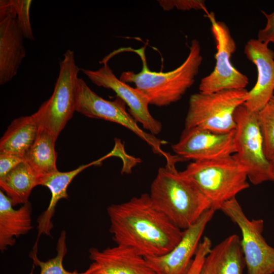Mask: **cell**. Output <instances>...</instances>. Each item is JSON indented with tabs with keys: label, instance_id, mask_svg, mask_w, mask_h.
I'll use <instances>...</instances> for the list:
<instances>
[{
	"label": "cell",
	"instance_id": "cell-1",
	"mask_svg": "<svg viewBox=\"0 0 274 274\" xmlns=\"http://www.w3.org/2000/svg\"><path fill=\"white\" fill-rule=\"evenodd\" d=\"M109 231L116 245L134 250L144 257L169 252L182 238L183 231L143 193L107 208Z\"/></svg>",
	"mask_w": 274,
	"mask_h": 274
},
{
	"label": "cell",
	"instance_id": "cell-2",
	"mask_svg": "<svg viewBox=\"0 0 274 274\" xmlns=\"http://www.w3.org/2000/svg\"><path fill=\"white\" fill-rule=\"evenodd\" d=\"M181 158L173 156L160 167L150 187L153 205L177 227L185 230L195 224L208 210L210 202L196 185L176 167Z\"/></svg>",
	"mask_w": 274,
	"mask_h": 274
},
{
	"label": "cell",
	"instance_id": "cell-3",
	"mask_svg": "<svg viewBox=\"0 0 274 274\" xmlns=\"http://www.w3.org/2000/svg\"><path fill=\"white\" fill-rule=\"evenodd\" d=\"M143 63L142 70L135 73L123 72L119 79L135 88L146 97L150 105L164 107L179 101L194 84L203 58L199 42L192 40L184 61L176 68L167 72H156L148 68L144 50H135Z\"/></svg>",
	"mask_w": 274,
	"mask_h": 274
},
{
	"label": "cell",
	"instance_id": "cell-4",
	"mask_svg": "<svg viewBox=\"0 0 274 274\" xmlns=\"http://www.w3.org/2000/svg\"><path fill=\"white\" fill-rule=\"evenodd\" d=\"M181 173L196 185L215 211L250 186L247 170L235 154L218 159L192 161Z\"/></svg>",
	"mask_w": 274,
	"mask_h": 274
},
{
	"label": "cell",
	"instance_id": "cell-5",
	"mask_svg": "<svg viewBox=\"0 0 274 274\" xmlns=\"http://www.w3.org/2000/svg\"><path fill=\"white\" fill-rule=\"evenodd\" d=\"M248 91L245 89L212 93L199 92L191 95L184 128L197 127L223 133L234 130L235 111L245 102Z\"/></svg>",
	"mask_w": 274,
	"mask_h": 274
},
{
	"label": "cell",
	"instance_id": "cell-6",
	"mask_svg": "<svg viewBox=\"0 0 274 274\" xmlns=\"http://www.w3.org/2000/svg\"><path fill=\"white\" fill-rule=\"evenodd\" d=\"M81 70L76 64L74 52L66 50L59 62V74L52 94L35 113L39 128L56 140L76 111V82Z\"/></svg>",
	"mask_w": 274,
	"mask_h": 274
},
{
	"label": "cell",
	"instance_id": "cell-7",
	"mask_svg": "<svg viewBox=\"0 0 274 274\" xmlns=\"http://www.w3.org/2000/svg\"><path fill=\"white\" fill-rule=\"evenodd\" d=\"M234 118L235 154L246 169L249 181L255 185L271 181L270 162L265 152L258 112L243 105L235 110Z\"/></svg>",
	"mask_w": 274,
	"mask_h": 274
},
{
	"label": "cell",
	"instance_id": "cell-8",
	"mask_svg": "<svg viewBox=\"0 0 274 274\" xmlns=\"http://www.w3.org/2000/svg\"><path fill=\"white\" fill-rule=\"evenodd\" d=\"M126 105L117 97L114 100H106L94 92L82 78L77 80L76 87V111L84 116L103 119L120 124L129 129L145 141L153 153L168 159L171 154L162 149L167 142L145 132L126 109Z\"/></svg>",
	"mask_w": 274,
	"mask_h": 274
},
{
	"label": "cell",
	"instance_id": "cell-9",
	"mask_svg": "<svg viewBox=\"0 0 274 274\" xmlns=\"http://www.w3.org/2000/svg\"><path fill=\"white\" fill-rule=\"evenodd\" d=\"M219 210L223 212L241 230V244L247 274L274 273V248L262 236V219H249L236 197L225 202Z\"/></svg>",
	"mask_w": 274,
	"mask_h": 274
},
{
	"label": "cell",
	"instance_id": "cell-10",
	"mask_svg": "<svg viewBox=\"0 0 274 274\" xmlns=\"http://www.w3.org/2000/svg\"><path fill=\"white\" fill-rule=\"evenodd\" d=\"M207 15L217 45L216 64L214 70L201 79L199 92L245 89L249 83L248 77L238 71L231 61L236 46L228 27L224 22L217 21L213 12H208Z\"/></svg>",
	"mask_w": 274,
	"mask_h": 274
},
{
	"label": "cell",
	"instance_id": "cell-11",
	"mask_svg": "<svg viewBox=\"0 0 274 274\" xmlns=\"http://www.w3.org/2000/svg\"><path fill=\"white\" fill-rule=\"evenodd\" d=\"M234 133L235 130L223 133L197 127L184 128L179 140L172 148L182 160L223 158L235 153Z\"/></svg>",
	"mask_w": 274,
	"mask_h": 274
},
{
	"label": "cell",
	"instance_id": "cell-12",
	"mask_svg": "<svg viewBox=\"0 0 274 274\" xmlns=\"http://www.w3.org/2000/svg\"><path fill=\"white\" fill-rule=\"evenodd\" d=\"M102 67L96 71L81 69V71L95 85L112 90L117 97L128 107L129 112L143 127L155 135L162 130L161 123L154 118L149 110L150 105L144 94L135 87L117 78L110 67L107 61Z\"/></svg>",
	"mask_w": 274,
	"mask_h": 274
},
{
	"label": "cell",
	"instance_id": "cell-13",
	"mask_svg": "<svg viewBox=\"0 0 274 274\" xmlns=\"http://www.w3.org/2000/svg\"><path fill=\"white\" fill-rule=\"evenodd\" d=\"M215 210L206 211L191 226L184 230L181 239L169 252L161 256L144 257L156 274H186Z\"/></svg>",
	"mask_w": 274,
	"mask_h": 274
},
{
	"label": "cell",
	"instance_id": "cell-14",
	"mask_svg": "<svg viewBox=\"0 0 274 274\" xmlns=\"http://www.w3.org/2000/svg\"><path fill=\"white\" fill-rule=\"evenodd\" d=\"M11 0L0 1V84L17 74L26 53Z\"/></svg>",
	"mask_w": 274,
	"mask_h": 274
},
{
	"label": "cell",
	"instance_id": "cell-15",
	"mask_svg": "<svg viewBox=\"0 0 274 274\" xmlns=\"http://www.w3.org/2000/svg\"><path fill=\"white\" fill-rule=\"evenodd\" d=\"M244 51L257 70L256 83L248 91L244 105L252 111L259 112L274 95V51L268 44L251 39L246 43Z\"/></svg>",
	"mask_w": 274,
	"mask_h": 274
},
{
	"label": "cell",
	"instance_id": "cell-16",
	"mask_svg": "<svg viewBox=\"0 0 274 274\" xmlns=\"http://www.w3.org/2000/svg\"><path fill=\"white\" fill-rule=\"evenodd\" d=\"M87 274H156L145 258L133 249L116 245L103 250L91 248Z\"/></svg>",
	"mask_w": 274,
	"mask_h": 274
},
{
	"label": "cell",
	"instance_id": "cell-17",
	"mask_svg": "<svg viewBox=\"0 0 274 274\" xmlns=\"http://www.w3.org/2000/svg\"><path fill=\"white\" fill-rule=\"evenodd\" d=\"M110 156V154H109L97 160L80 165L74 170L66 172L58 170L41 178L40 185L45 186L49 189L51 192V199L47 209L37 219L38 233L33 249L37 250L39 240L42 234L48 236L51 235V232L53 227L52 219L54 215L56 205L60 199H68L67 189L73 180L87 167L99 164L103 159Z\"/></svg>",
	"mask_w": 274,
	"mask_h": 274
},
{
	"label": "cell",
	"instance_id": "cell-18",
	"mask_svg": "<svg viewBox=\"0 0 274 274\" xmlns=\"http://www.w3.org/2000/svg\"><path fill=\"white\" fill-rule=\"evenodd\" d=\"M10 198L0 190V250L12 247L16 238L25 235L33 228L32 207L29 201L15 209Z\"/></svg>",
	"mask_w": 274,
	"mask_h": 274
},
{
	"label": "cell",
	"instance_id": "cell-19",
	"mask_svg": "<svg viewBox=\"0 0 274 274\" xmlns=\"http://www.w3.org/2000/svg\"><path fill=\"white\" fill-rule=\"evenodd\" d=\"M245 266L241 239L232 234L212 248L204 259L201 274H243Z\"/></svg>",
	"mask_w": 274,
	"mask_h": 274
},
{
	"label": "cell",
	"instance_id": "cell-20",
	"mask_svg": "<svg viewBox=\"0 0 274 274\" xmlns=\"http://www.w3.org/2000/svg\"><path fill=\"white\" fill-rule=\"evenodd\" d=\"M39 128L35 113L14 119L0 140V154L24 157L37 138Z\"/></svg>",
	"mask_w": 274,
	"mask_h": 274
},
{
	"label": "cell",
	"instance_id": "cell-21",
	"mask_svg": "<svg viewBox=\"0 0 274 274\" xmlns=\"http://www.w3.org/2000/svg\"><path fill=\"white\" fill-rule=\"evenodd\" d=\"M41 178L25 161L0 178L1 190L13 206L29 201L32 189L40 185Z\"/></svg>",
	"mask_w": 274,
	"mask_h": 274
},
{
	"label": "cell",
	"instance_id": "cell-22",
	"mask_svg": "<svg viewBox=\"0 0 274 274\" xmlns=\"http://www.w3.org/2000/svg\"><path fill=\"white\" fill-rule=\"evenodd\" d=\"M56 141L50 133L39 128L33 144L24 156L25 161L41 178L58 170Z\"/></svg>",
	"mask_w": 274,
	"mask_h": 274
},
{
	"label": "cell",
	"instance_id": "cell-23",
	"mask_svg": "<svg viewBox=\"0 0 274 274\" xmlns=\"http://www.w3.org/2000/svg\"><path fill=\"white\" fill-rule=\"evenodd\" d=\"M67 250L66 232L63 230L61 232L57 241V254L55 257L46 261H43L38 258L37 254L31 252L30 257L32 259L33 264L40 267V274H87L86 270L79 272L76 270L69 271L65 269L63 265V261Z\"/></svg>",
	"mask_w": 274,
	"mask_h": 274
},
{
	"label": "cell",
	"instance_id": "cell-24",
	"mask_svg": "<svg viewBox=\"0 0 274 274\" xmlns=\"http://www.w3.org/2000/svg\"><path fill=\"white\" fill-rule=\"evenodd\" d=\"M258 115L265 154L269 160L274 156V95Z\"/></svg>",
	"mask_w": 274,
	"mask_h": 274
},
{
	"label": "cell",
	"instance_id": "cell-25",
	"mask_svg": "<svg viewBox=\"0 0 274 274\" xmlns=\"http://www.w3.org/2000/svg\"><path fill=\"white\" fill-rule=\"evenodd\" d=\"M18 25L25 39H35L30 18L31 0H12Z\"/></svg>",
	"mask_w": 274,
	"mask_h": 274
},
{
	"label": "cell",
	"instance_id": "cell-26",
	"mask_svg": "<svg viewBox=\"0 0 274 274\" xmlns=\"http://www.w3.org/2000/svg\"><path fill=\"white\" fill-rule=\"evenodd\" d=\"M157 2L164 11H170L176 8L181 11L202 10L206 13L208 12L205 1L202 0H159Z\"/></svg>",
	"mask_w": 274,
	"mask_h": 274
},
{
	"label": "cell",
	"instance_id": "cell-27",
	"mask_svg": "<svg viewBox=\"0 0 274 274\" xmlns=\"http://www.w3.org/2000/svg\"><path fill=\"white\" fill-rule=\"evenodd\" d=\"M211 240L204 236L199 243L191 265L186 274H201L204 259L212 249Z\"/></svg>",
	"mask_w": 274,
	"mask_h": 274
},
{
	"label": "cell",
	"instance_id": "cell-28",
	"mask_svg": "<svg viewBox=\"0 0 274 274\" xmlns=\"http://www.w3.org/2000/svg\"><path fill=\"white\" fill-rule=\"evenodd\" d=\"M265 16L266 22L264 28L259 30L257 39L263 43H274V10L270 13L261 11Z\"/></svg>",
	"mask_w": 274,
	"mask_h": 274
},
{
	"label": "cell",
	"instance_id": "cell-29",
	"mask_svg": "<svg viewBox=\"0 0 274 274\" xmlns=\"http://www.w3.org/2000/svg\"><path fill=\"white\" fill-rule=\"evenodd\" d=\"M24 161L23 157L13 154H0V178Z\"/></svg>",
	"mask_w": 274,
	"mask_h": 274
},
{
	"label": "cell",
	"instance_id": "cell-30",
	"mask_svg": "<svg viewBox=\"0 0 274 274\" xmlns=\"http://www.w3.org/2000/svg\"><path fill=\"white\" fill-rule=\"evenodd\" d=\"M271 181L274 182V156L269 159Z\"/></svg>",
	"mask_w": 274,
	"mask_h": 274
}]
</instances>
